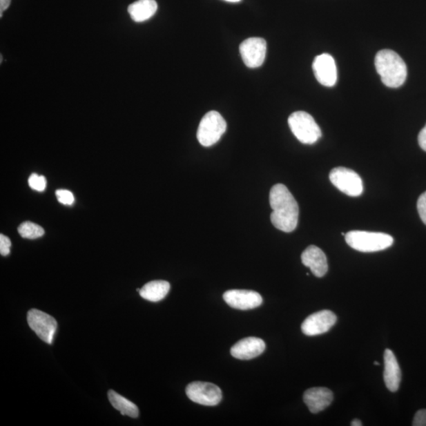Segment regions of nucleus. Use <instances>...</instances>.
<instances>
[{"label": "nucleus", "instance_id": "f257e3e1", "mask_svg": "<svg viewBox=\"0 0 426 426\" xmlns=\"http://www.w3.org/2000/svg\"><path fill=\"white\" fill-rule=\"evenodd\" d=\"M269 202L273 213L271 221L280 231L292 232L297 228L300 208L291 193L284 184H276L270 191Z\"/></svg>", "mask_w": 426, "mask_h": 426}, {"label": "nucleus", "instance_id": "f03ea898", "mask_svg": "<svg viewBox=\"0 0 426 426\" xmlns=\"http://www.w3.org/2000/svg\"><path fill=\"white\" fill-rule=\"evenodd\" d=\"M375 68L387 87L396 88L405 84L407 76V65L394 51L381 50L376 55Z\"/></svg>", "mask_w": 426, "mask_h": 426}, {"label": "nucleus", "instance_id": "7ed1b4c3", "mask_svg": "<svg viewBox=\"0 0 426 426\" xmlns=\"http://www.w3.org/2000/svg\"><path fill=\"white\" fill-rule=\"evenodd\" d=\"M345 240L354 250L372 253L386 250L394 244V238L380 232L351 231L347 232Z\"/></svg>", "mask_w": 426, "mask_h": 426}, {"label": "nucleus", "instance_id": "20e7f679", "mask_svg": "<svg viewBox=\"0 0 426 426\" xmlns=\"http://www.w3.org/2000/svg\"><path fill=\"white\" fill-rule=\"evenodd\" d=\"M289 124L293 135L306 145H313L322 135V130L312 115L302 110L290 115Z\"/></svg>", "mask_w": 426, "mask_h": 426}, {"label": "nucleus", "instance_id": "39448f33", "mask_svg": "<svg viewBox=\"0 0 426 426\" xmlns=\"http://www.w3.org/2000/svg\"><path fill=\"white\" fill-rule=\"evenodd\" d=\"M226 130V123L223 116L215 110L204 115L199 124L197 137L204 147H210L220 141Z\"/></svg>", "mask_w": 426, "mask_h": 426}, {"label": "nucleus", "instance_id": "423d86ee", "mask_svg": "<svg viewBox=\"0 0 426 426\" xmlns=\"http://www.w3.org/2000/svg\"><path fill=\"white\" fill-rule=\"evenodd\" d=\"M329 180L337 189L348 196L358 197L363 192L361 177L351 169L335 168L331 171Z\"/></svg>", "mask_w": 426, "mask_h": 426}, {"label": "nucleus", "instance_id": "0eeeda50", "mask_svg": "<svg viewBox=\"0 0 426 426\" xmlns=\"http://www.w3.org/2000/svg\"><path fill=\"white\" fill-rule=\"evenodd\" d=\"M186 394L191 401L204 406H217L222 400V391L217 385L201 381L188 385Z\"/></svg>", "mask_w": 426, "mask_h": 426}, {"label": "nucleus", "instance_id": "6e6552de", "mask_svg": "<svg viewBox=\"0 0 426 426\" xmlns=\"http://www.w3.org/2000/svg\"><path fill=\"white\" fill-rule=\"evenodd\" d=\"M28 325L32 331H35L43 342L52 345L55 331L57 329V322L46 313L32 309L27 314Z\"/></svg>", "mask_w": 426, "mask_h": 426}, {"label": "nucleus", "instance_id": "1a4fd4ad", "mask_svg": "<svg viewBox=\"0 0 426 426\" xmlns=\"http://www.w3.org/2000/svg\"><path fill=\"white\" fill-rule=\"evenodd\" d=\"M267 43L260 37L248 38L240 44V52L243 62L249 68L261 66L267 57Z\"/></svg>", "mask_w": 426, "mask_h": 426}, {"label": "nucleus", "instance_id": "9d476101", "mask_svg": "<svg viewBox=\"0 0 426 426\" xmlns=\"http://www.w3.org/2000/svg\"><path fill=\"white\" fill-rule=\"evenodd\" d=\"M337 320L336 314L330 311H319L311 315L302 325V331L309 336L322 335L327 333Z\"/></svg>", "mask_w": 426, "mask_h": 426}, {"label": "nucleus", "instance_id": "9b49d317", "mask_svg": "<svg viewBox=\"0 0 426 426\" xmlns=\"http://www.w3.org/2000/svg\"><path fill=\"white\" fill-rule=\"evenodd\" d=\"M224 300L231 308L248 311L262 305L263 298L259 293L248 290H229L224 294Z\"/></svg>", "mask_w": 426, "mask_h": 426}, {"label": "nucleus", "instance_id": "f8f14e48", "mask_svg": "<svg viewBox=\"0 0 426 426\" xmlns=\"http://www.w3.org/2000/svg\"><path fill=\"white\" fill-rule=\"evenodd\" d=\"M313 70L317 80L324 86L331 87L337 81V68L335 59L331 55H318L313 63Z\"/></svg>", "mask_w": 426, "mask_h": 426}, {"label": "nucleus", "instance_id": "ddd939ff", "mask_svg": "<svg viewBox=\"0 0 426 426\" xmlns=\"http://www.w3.org/2000/svg\"><path fill=\"white\" fill-rule=\"evenodd\" d=\"M265 350L264 340L258 337H247L231 347V356L240 360H251L261 356Z\"/></svg>", "mask_w": 426, "mask_h": 426}, {"label": "nucleus", "instance_id": "4468645a", "mask_svg": "<svg viewBox=\"0 0 426 426\" xmlns=\"http://www.w3.org/2000/svg\"><path fill=\"white\" fill-rule=\"evenodd\" d=\"M302 262L311 269L317 278H323L329 269L327 258L325 253L316 246H309L302 253Z\"/></svg>", "mask_w": 426, "mask_h": 426}, {"label": "nucleus", "instance_id": "2eb2a0df", "mask_svg": "<svg viewBox=\"0 0 426 426\" xmlns=\"http://www.w3.org/2000/svg\"><path fill=\"white\" fill-rule=\"evenodd\" d=\"M303 400L313 414H318L330 406L333 401V394L329 389L313 388L305 391Z\"/></svg>", "mask_w": 426, "mask_h": 426}, {"label": "nucleus", "instance_id": "dca6fc26", "mask_svg": "<svg viewBox=\"0 0 426 426\" xmlns=\"http://www.w3.org/2000/svg\"><path fill=\"white\" fill-rule=\"evenodd\" d=\"M385 371L384 380L387 389L392 392L400 388L401 381V369L397 359L390 349H386L384 354Z\"/></svg>", "mask_w": 426, "mask_h": 426}, {"label": "nucleus", "instance_id": "f3484780", "mask_svg": "<svg viewBox=\"0 0 426 426\" xmlns=\"http://www.w3.org/2000/svg\"><path fill=\"white\" fill-rule=\"evenodd\" d=\"M158 8L155 0H137L128 7V13L133 21L143 22L151 19Z\"/></svg>", "mask_w": 426, "mask_h": 426}, {"label": "nucleus", "instance_id": "a211bd4d", "mask_svg": "<svg viewBox=\"0 0 426 426\" xmlns=\"http://www.w3.org/2000/svg\"><path fill=\"white\" fill-rule=\"evenodd\" d=\"M170 284L164 280L148 282L139 291L144 300L157 302L164 300L170 291Z\"/></svg>", "mask_w": 426, "mask_h": 426}, {"label": "nucleus", "instance_id": "6ab92c4d", "mask_svg": "<svg viewBox=\"0 0 426 426\" xmlns=\"http://www.w3.org/2000/svg\"><path fill=\"white\" fill-rule=\"evenodd\" d=\"M108 400L110 405L119 411L123 416H127L130 418H137L139 414V410L134 403L126 399L124 396H120L113 390H110L108 394Z\"/></svg>", "mask_w": 426, "mask_h": 426}, {"label": "nucleus", "instance_id": "aec40b11", "mask_svg": "<svg viewBox=\"0 0 426 426\" xmlns=\"http://www.w3.org/2000/svg\"><path fill=\"white\" fill-rule=\"evenodd\" d=\"M19 233L22 238L29 240L38 239L43 235L44 230L41 226L36 224L30 221L22 223L18 229Z\"/></svg>", "mask_w": 426, "mask_h": 426}, {"label": "nucleus", "instance_id": "412c9836", "mask_svg": "<svg viewBox=\"0 0 426 426\" xmlns=\"http://www.w3.org/2000/svg\"><path fill=\"white\" fill-rule=\"evenodd\" d=\"M29 185L31 189L38 192H43L46 190L47 181L46 177L38 175L37 174H32L29 178Z\"/></svg>", "mask_w": 426, "mask_h": 426}, {"label": "nucleus", "instance_id": "4be33fe9", "mask_svg": "<svg viewBox=\"0 0 426 426\" xmlns=\"http://www.w3.org/2000/svg\"><path fill=\"white\" fill-rule=\"evenodd\" d=\"M59 203L64 206H71L75 202V197L73 193L68 190H58L55 192Z\"/></svg>", "mask_w": 426, "mask_h": 426}, {"label": "nucleus", "instance_id": "5701e85b", "mask_svg": "<svg viewBox=\"0 0 426 426\" xmlns=\"http://www.w3.org/2000/svg\"><path fill=\"white\" fill-rule=\"evenodd\" d=\"M417 207L420 218H421L423 222L426 225V191L419 197Z\"/></svg>", "mask_w": 426, "mask_h": 426}, {"label": "nucleus", "instance_id": "b1692460", "mask_svg": "<svg viewBox=\"0 0 426 426\" xmlns=\"http://www.w3.org/2000/svg\"><path fill=\"white\" fill-rule=\"evenodd\" d=\"M11 242L8 237L0 235V253L2 256H8L10 252Z\"/></svg>", "mask_w": 426, "mask_h": 426}, {"label": "nucleus", "instance_id": "393cba45", "mask_svg": "<svg viewBox=\"0 0 426 426\" xmlns=\"http://www.w3.org/2000/svg\"><path fill=\"white\" fill-rule=\"evenodd\" d=\"M413 426H426V410H420L414 416Z\"/></svg>", "mask_w": 426, "mask_h": 426}, {"label": "nucleus", "instance_id": "a878e982", "mask_svg": "<svg viewBox=\"0 0 426 426\" xmlns=\"http://www.w3.org/2000/svg\"><path fill=\"white\" fill-rule=\"evenodd\" d=\"M418 143L424 151L426 152V125L424 128L420 131L418 135Z\"/></svg>", "mask_w": 426, "mask_h": 426}, {"label": "nucleus", "instance_id": "bb28decb", "mask_svg": "<svg viewBox=\"0 0 426 426\" xmlns=\"http://www.w3.org/2000/svg\"><path fill=\"white\" fill-rule=\"evenodd\" d=\"M11 0H0V18H2L3 13L10 5Z\"/></svg>", "mask_w": 426, "mask_h": 426}, {"label": "nucleus", "instance_id": "cd10ccee", "mask_svg": "<svg viewBox=\"0 0 426 426\" xmlns=\"http://www.w3.org/2000/svg\"><path fill=\"white\" fill-rule=\"evenodd\" d=\"M351 426H362V422L359 419H354L351 423Z\"/></svg>", "mask_w": 426, "mask_h": 426}, {"label": "nucleus", "instance_id": "c85d7f7f", "mask_svg": "<svg viewBox=\"0 0 426 426\" xmlns=\"http://www.w3.org/2000/svg\"><path fill=\"white\" fill-rule=\"evenodd\" d=\"M224 1L229 3H239L241 1V0H224Z\"/></svg>", "mask_w": 426, "mask_h": 426}, {"label": "nucleus", "instance_id": "c756f323", "mask_svg": "<svg viewBox=\"0 0 426 426\" xmlns=\"http://www.w3.org/2000/svg\"><path fill=\"white\" fill-rule=\"evenodd\" d=\"M374 365H376V366H379L380 363L378 362H374Z\"/></svg>", "mask_w": 426, "mask_h": 426}]
</instances>
